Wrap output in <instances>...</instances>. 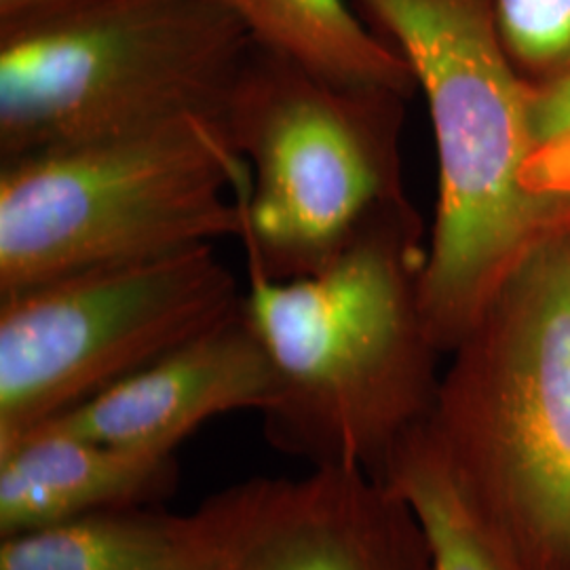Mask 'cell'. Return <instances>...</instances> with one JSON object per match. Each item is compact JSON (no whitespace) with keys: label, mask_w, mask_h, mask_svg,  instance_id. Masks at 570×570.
I'll return each mask as SVG.
<instances>
[{"label":"cell","mask_w":570,"mask_h":570,"mask_svg":"<svg viewBox=\"0 0 570 570\" xmlns=\"http://www.w3.org/2000/svg\"><path fill=\"white\" fill-rule=\"evenodd\" d=\"M195 513L199 570H429L414 513L362 469L247 480Z\"/></svg>","instance_id":"8"},{"label":"cell","mask_w":570,"mask_h":570,"mask_svg":"<svg viewBox=\"0 0 570 570\" xmlns=\"http://www.w3.org/2000/svg\"><path fill=\"white\" fill-rule=\"evenodd\" d=\"M174 450L122 449L35 429L0 450V537L94 511L153 505L176 484Z\"/></svg>","instance_id":"10"},{"label":"cell","mask_w":570,"mask_h":570,"mask_svg":"<svg viewBox=\"0 0 570 570\" xmlns=\"http://www.w3.org/2000/svg\"><path fill=\"white\" fill-rule=\"evenodd\" d=\"M357 2L428 100L438 212L419 301L433 343L452 351L570 209L534 184L532 89L518 77L490 0Z\"/></svg>","instance_id":"2"},{"label":"cell","mask_w":570,"mask_h":570,"mask_svg":"<svg viewBox=\"0 0 570 570\" xmlns=\"http://www.w3.org/2000/svg\"><path fill=\"white\" fill-rule=\"evenodd\" d=\"M247 186L209 115L0 159V294L239 237Z\"/></svg>","instance_id":"5"},{"label":"cell","mask_w":570,"mask_h":570,"mask_svg":"<svg viewBox=\"0 0 570 570\" xmlns=\"http://www.w3.org/2000/svg\"><path fill=\"white\" fill-rule=\"evenodd\" d=\"M275 397V370L242 298L214 326L41 428L110 446L176 452L207 421L239 410L266 414Z\"/></svg>","instance_id":"9"},{"label":"cell","mask_w":570,"mask_h":570,"mask_svg":"<svg viewBox=\"0 0 570 570\" xmlns=\"http://www.w3.org/2000/svg\"><path fill=\"white\" fill-rule=\"evenodd\" d=\"M402 205L381 212L320 271L273 279L247 268L244 311L277 376L268 438L313 468L381 478L391 452L431 416L440 381Z\"/></svg>","instance_id":"1"},{"label":"cell","mask_w":570,"mask_h":570,"mask_svg":"<svg viewBox=\"0 0 570 570\" xmlns=\"http://www.w3.org/2000/svg\"><path fill=\"white\" fill-rule=\"evenodd\" d=\"M397 96L332 81L252 41L216 115L249 171L245 265L273 279L305 277L400 204Z\"/></svg>","instance_id":"6"},{"label":"cell","mask_w":570,"mask_h":570,"mask_svg":"<svg viewBox=\"0 0 570 570\" xmlns=\"http://www.w3.org/2000/svg\"><path fill=\"white\" fill-rule=\"evenodd\" d=\"M252 37L225 0H28L0 9V159L216 119Z\"/></svg>","instance_id":"4"},{"label":"cell","mask_w":570,"mask_h":570,"mask_svg":"<svg viewBox=\"0 0 570 570\" xmlns=\"http://www.w3.org/2000/svg\"><path fill=\"white\" fill-rule=\"evenodd\" d=\"M214 245L0 294V450L242 305Z\"/></svg>","instance_id":"7"},{"label":"cell","mask_w":570,"mask_h":570,"mask_svg":"<svg viewBox=\"0 0 570 570\" xmlns=\"http://www.w3.org/2000/svg\"><path fill=\"white\" fill-rule=\"evenodd\" d=\"M21 2H28V0H0V9H9V7H16Z\"/></svg>","instance_id":"16"},{"label":"cell","mask_w":570,"mask_h":570,"mask_svg":"<svg viewBox=\"0 0 570 570\" xmlns=\"http://www.w3.org/2000/svg\"><path fill=\"white\" fill-rule=\"evenodd\" d=\"M197 513L153 505L94 511L0 537V570H199Z\"/></svg>","instance_id":"11"},{"label":"cell","mask_w":570,"mask_h":570,"mask_svg":"<svg viewBox=\"0 0 570 570\" xmlns=\"http://www.w3.org/2000/svg\"><path fill=\"white\" fill-rule=\"evenodd\" d=\"M252 41L345 85L406 94L414 77L346 0H225Z\"/></svg>","instance_id":"12"},{"label":"cell","mask_w":570,"mask_h":570,"mask_svg":"<svg viewBox=\"0 0 570 570\" xmlns=\"http://www.w3.org/2000/svg\"><path fill=\"white\" fill-rule=\"evenodd\" d=\"M530 131L539 193L570 209V68L532 89Z\"/></svg>","instance_id":"15"},{"label":"cell","mask_w":570,"mask_h":570,"mask_svg":"<svg viewBox=\"0 0 570 570\" xmlns=\"http://www.w3.org/2000/svg\"><path fill=\"white\" fill-rule=\"evenodd\" d=\"M515 66L548 79L570 68V0H490Z\"/></svg>","instance_id":"14"},{"label":"cell","mask_w":570,"mask_h":570,"mask_svg":"<svg viewBox=\"0 0 570 570\" xmlns=\"http://www.w3.org/2000/svg\"><path fill=\"white\" fill-rule=\"evenodd\" d=\"M429 428L518 570H570V239L515 266L454 346Z\"/></svg>","instance_id":"3"},{"label":"cell","mask_w":570,"mask_h":570,"mask_svg":"<svg viewBox=\"0 0 570 570\" xmlns=\"http://www.w3.org/2000/svg\"><path fill=\"white\" fill-rule=\"evenodd\" d=\"M381 480L406 503L423 530L429 570H518L429 428V419L391 452Z\"/></svg>","instance_id":"13"}]
</instances>
